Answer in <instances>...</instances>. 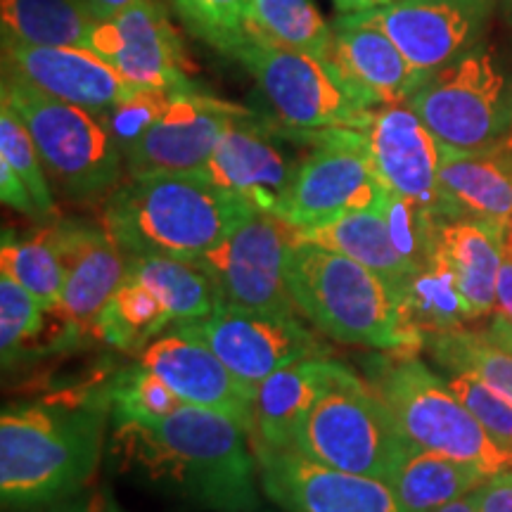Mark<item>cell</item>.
<instances>
[{"label": "cell", "mask_w": 512, "mask_h": 512, "mask_svg": "<svg viewBox=\"0 0 512 512\" xmlns=\"http://www.w3.org/2000/svg\"><path fill=\"white\" fill-rule=\"evenodd\" d=\"M114 444L145 479L197 505L226 512L256 505L252 434L228 415L185 403L162 418L114 422Z\"/></svg>", "instance_id": "cell-1"}, {"label": "cell", "mask_w": 512, "mask_h": 512, "mask_svg": "<svg viewBox=\"0 0 512 512\" xmlns=\"http://www.w3.org/2000/svg\"><path fill=\"white\" fill-rule=\"evenodd\" d=\"M107 413L105 389L5 408L0 415L3 508H43L79 494L100 465Z\"/></svg>", "instance_id": "cell-2"}, {"label": "cell", "mask_w": 512, "mask_h": 512, "mask_svg": "<svg viewBox=\"0 0 512 512\" xmlns=\"http://www.w3.org/2000/svg\"><path fill=\"white\" fill-rule=\"evenodd\" d=\"M256 207L200 174L128 176L105 204V228L126 256L197 261Z\"/></svg>", "instance_id": "cell-3"}, {"label": "cell", "mask_w": 512, "mask_h": 512, "mask_svg": "<svg viewBox=\"0 0 512 512\" xmlns=\"http://www.w3.org/2000/svg\"><path fill=\"white\" fill-rule=\"evenodd\" d=\"M285 283L297 309L337 342L394 354L425 347L406 325L392 287L347 254L294 238L285 252Z\"/></svg>", "instance_id": "cell-4"}, {"label": "cell", "mask_w": 512, "mask_h": 512, "mask_svg": "<svg viewBox=\"0 0 512 512\" xmlns=\"http://www.w3.org/2000/svg\"><path fill=\"white\" fill-rule=\"evenodd\" d=\"M366 382L413 446L475 465L486 477L512 467V453L491 439L448 380L415 354L375 356Z\"/></svg>", "instance_id": "cell-5"}, {"label": "cell", "mask_w": 512, "mask_h": 512, "mask_svg": "<svg viewBox=\"0 0 512 512\" xmlns=\"http://www.w3.org/2000/svg\"><path fill=\"white\" fill-rule=\"evenodd\" d=\"M406 105L444 147L489 150L512 138V69L482 41L427 76Z\"/></svg>", "instance_id": "cell-6"}, {"label": "cell", "mask_w": 512, "mask_h": 512, "mask_svg": "<svg viewBox=\"0 0 512 512\" xmlns=\"http://www.w3.org/2000/svg\"><path fill=\"white\" fill-rule=\"evenodd\" d=\"M3 102L27 126L48 176L69 200H95L112 192L126 169L124 152L98 112L3 79Z\"/></svg>", "instance_id": "cell-7"}, {"label": "cell", "mask_w": 512, "mask_h": 512, "mask_svg": "<svg viewBox=\"0 0 512 512\" xmlns=\"http://www.w3.org/2000/svg\"><path fill=\"white\" fill-rule=\"evenodd\" d=\"M294 448L323 465L389 482L413 444L380 396L349 368L306 413Z\"/></svg>", "instance_id": "cell-8"}, {"label": "cell", "mask_w": 512, "mask_h": 512, "mask_svg": "<svg viewBox=\"0 0 512 512\" xmlns=\"http://www.w3.org/2000/svg\"><path fill=\"white\" fill-rule=\"evenodd\" d=\"M233 57L252 74L280 124L290 128L363 131L377 110L351 91L328 60L304 50L252 38Z\"/></svg>", "instance_id": "cell-9"}, {"label": "cell", "mask_w": 512, "mask_h": 512, "mask_svg": "<svg viewBox=\"0 0 512 512\" xmlns=\"http://www.w3.org/2000/svg\"><path fill=\"white\" fill-rule=\"evenodd\" d=\"M311 136L309 155L275 211L278 219L304 230L384 202L387 188L377 176L366 133L358 128H320Z\"/></svg>", "instance_id": "cell-10"}, {"label": "cell", "mask_w": 512, "mask_h": 512, "mask_svg": "<svg viewBox=\"0 0 512 512\" xmlns=\"http://www.w3.org/2000/svg\"><path fill=\"white\" fill-rule=\"evenodd\" d=\"M297 235L290 223L256 209L197 264L219 292L221 306L290 316L297 309L285 283V252Z\"/></svg>", "instance_id": "cell-11"}, {"label": "cell", "mask_w": 512, "mask_h": 512, "mask_svg": "<svg viewBox=\"0 0 512 512\" xmlns=\"http://www.w3.org/2000/svg\"><path fill=\"white\" fill-rule=\"evenodd\" d=\"M311 145V131L271 124L252 112L228 126L200 176L275 214Z\"/></svg>", "instance_id": "cell-12"}, {"label": "cell", "mask_w": 512, "mask_h": 512, "mask_svg": "<svg viewBox=\"0 0 512 512\" xmlns=\"http://www.w3.org/2000/svg\"><path fill=\"white\" fill-rule=\"evenodd\" d=\"M176 330L207 344L252 394L275 370L328 354L323 342L294 313L273 316L219 306L211 316L181 323Z\"/></svg>", "instance_id": "cell-13"}, {"label": "cell", "mask_w": 512, "mask_h": 512, "mask_svg": "<svg viewBox=\"0 0 512 512\" xmlns=\"http://www.w3.org/2000/svg\"><path fill=\"white\" fill-rule=\"evenodd\" d=\"M247 114L252 110L197 86L176 91L162 117L126 152V174H200L228 126Z\"/></svg>", "instance_id": "cell-14"}, {"label": "cell", "mask_w": 512, "mask_h": 512, "mask_svg": "<svg viewBox=\"0 0 512 512\" xmlns=\"http://www.w3.org/2000/svg\"><path fill=\"white\" fill-rule=\"evenodd\" d=\"M264 494L290 512H403L392 484L344 472L297 448L254 444Z\"/></svg>", "instance_id": "cell-15"}, {"label": "cell", "mask_w": 512, "mask_h": 512, "mask_svg": "<svg viewBox=\"0 0 512 512\" xmlns=\"http://www.w3.org/2000/svg\"><path fill=\"white\" fill-rule=\"evenodd\" d=\"M88 48L138 88H195L185 72L181 38L159 0H140L95 24Z\"/></svg>", "instance_id": "cell-16"}, {"label": "cell", "mask_w": 512, "mask_h": 512, "mask_svg": "<svg viewBox=\"0 0 512 512\" xmlns=\"http://www.w3.org/2000/svg\"><path fill=\"white\" fill-rule=\"evenodd\" d=\"M494 8L496 0H399L366 12L430 76L484 41Z\"/></svg>", "instance_id": "cell-17"}, {"label": "cell", "mask_w": 512, "mask_h": 512, "mask_svg": "<svg viewBox=\"0 0 512 512\" xmlns=\"http://www.w3.org/2000/svg\"><path fill=\"white\" fill-rule=\"evenodd\" d=\"M62 264L60 311L72 332H93L95 320L128 273V256L105 226L64 219L50 226Z\"/></svg>", "instance_id": "cell-18"}, {"label": "cell", "mask_w": 512, "mask_h": 512, "mask_svg": "<svg viewBox=\"0 0 512 512\" xmlns=\"http://www.w3.org/2000/svg\"><path fill=\"white\" fill-rule=\"evenodd\" d=\"M5 79H15L91 112H107L138 86L128 83L98 53L83 46H3Z\"/></svg>", "instance_id": "cell-19"}, {"label": "cell", "mask_w": 512, "mask_h": 512, "mask_svg": "<svg viewBox=\"0 0 512 512\" xmlns=\"http://www.w3.org/2000/svg\"><path fill=\"white\" fill-rule=\"evenodd\" d=\"M328 62L370 107L406 105L427 79L368 12H342L332 22Z\"/></svg>", "instance_id": "cell-20"}, {"label": "cell", "mask_w": 512, "mask_h": 512, "mask_svg": "<svg viewBox=\"0 0 512 512\" xmlns=\"http://www.w3.org/2000/svg\"><path fill=\"white\" fill-rule=\"evenodd\" d=\"M384 188L439 219L441 143L408 105L377 107L363 128Z\"/></svg>", "instance_id": "cell-21"}, {"label": "cell", "mask_w": 512, "mask_h": 512, "mask_svg": "<svg viewBox=\"0 0 512 512\" xmlns=\"http://www.w3.org/2000/svg\"><path fill=\"white\" fill-rule=\"evenodd\" d=\"M138 361L162 377L183 403L228 415L254 437V394L200 339L169 328L140 351Z\"/></svg>", "instance_id": "cell-22"}, {"label": "cell", "mask_w": 512, "mask_h": 512, "mask_svg": "<svg viewBox=\"0 0 512 512\" xmlns=\"http://www.w3.org/2000/svg\"><path fill=\"white\" fill-rule=\"evenodd\" d=\"M439 221L477 219L505 230L512 219V138L489 150L441 145Z\"/></svg>", "instance_id": "cell-23"}, {"label": "cell", "mask_w": 512, "mask_h": 512, "mask_svg": "<svg viewBox=\"0 0 512 512\" xmlns=\"http://www.w3.org/2000/svg\"><path fill=\"white\" fill-rule=\"evenodd\" d=\"M347 370V366L323 354L302 358L268 375L254 394L252 444L294 448V439L306 413Z\"/></svg>", "instance_id": "cell-24"}, {"label": "cell", "mask_w": 512, "mask_h": 512, "mask_svg": "<svg viewBox=\"0 0 512 512\" xmlns=\"http://www.w3.org/2000/svg\"><path fill=\"white\" fill-rule=\"evenodd\" d=\"M437 247L456 275L470 323L494 316L503 228L477 219L437 221Z\"/></svg>", "instance_id": "cell-25"}, {"label": "cell", "mask_w": 512, "mask_h": 512, "mask_svg": "<svg viewBox=\"0 0 512 512\" xmlns=\"http://www.w3.org/2000/svg\"><path fill=\"white\" fill-rule=\"evenodd\" d=\"M294 238L351 256L358 264L380 275L401 302L406 297L413 271L401 256L399 247L394 245L387 214H384V202L370 209L349 211V214L323 223V226L297 230Z\"/></svg>", "instance_id": "cell-26"}, {"label": "cell", "mask_w": 512, "mask_h": 512, "mask_svg": "<svg viewBox=\"0 0 512 512\" xmlns=\"http://www.w3.org/2000/svg\"><path fill=\"white\" fill-rule=\"evenodd\" d=\"M425 349L448 373L477 377L512 403V332L494 318L486 330L456 328L425 337Z\"/></svg>", "instance_id": "cell-27"}, {"label": "cell", "mask_w": 512, "mask_h": 512, "mask_svg": "<svg viewBox=\"0 0 512 512\" xmlns=\"http://www.w3.org/2000/svg\"><path fill=\"white\" fill-rule=\"evenodd\" d=\"M98 22L100 17L88 0H0L3 46L88 48Z\"/></svg>", "instance_id": "cell-28"}, {"label": "cell", "mask_w": 512, "mask_h": 512, "mask_svg": "<svg viewBox=\"0 0 512 512\" xmlns=\"http://www.w3.org/2000/svg\"><path fill=\"white\" fill-rule=\"evenodd\" d=\"M484 479L475 465L413 446L389 484L403 512H437L472 494Z\"/></svg>", "instance_id": "cell-29"}, {"label": "cell", "mask_w": 512, "mask_h": 512, "mask_svg": "<svg viewBox=\"0 0 512 512\" xmlns=\"http://www.w3.org/2000/svg\"><path fill=\"white\" fill-rule=\"evenodd\" d=\"M169 311L174 325L207 318L221 306L209 275L192 261L174 256H128V273Z\"/></svg>", "instance_id": "cell-30"}, {"label": "cell", "mask_w": 512, "mask_h": 512, "mask_svg": "<svg viewBox=\"0 0 512 512\" xmlns=\"http://www.w3.org/2000/svg\"><path fill=\"white\" fill-rule=\"evenodd\" d=\"M171 325L174 320L155 297V292L126 275L124 283L95 320L93 335H98L110 347L140 354L152 339H157Z\"/></svg>", "instance_id": "cell-31"}, {"label": "cell", "mask_w": 512, "mask_h": 512, "mask_svg": "<svg viewBox=\"0 0 512 512\" xmlns=\"http://www.w3.org/2000/svg\"><path fill=\"white\" fill-rule=\"evenodd\" d=\"M249 34L328 60L332 27L311 0H252Z\"/></svg>", "instance_id": "cell-32"}, {"label": "cell", "mask_w": 512, "mask_h": 512, "mask_svg": "<svg viewBox=\"0 0 512 512\" xmlns=\"http://www.w3.org/2000/svg\"><path fill=\"white\" fill-rule=\"evenodd\" d=\"M0 266L3 273L34 294L48 311H60L62 264L50 228L31 238H17L12 230H5L0 245Z\"/></svg>", "instance_id": "cell-33"}, {"label": "cell", "mask_w": 512, "mask_h": 512, "mask_svg": "<svg viewBox=\"0 0 512 512\" xmlns=\"http://www.w3.org/2000/svg\"><path fill=\"white\" fill-rule=\"evenodd\" d=\"M107 401H110L112 422H133L162 418L185 406L181 396L166 384L157 373L145 368L143 363L119 370L105 384Z\"/></svg>", "instance_id": "cell-34"}, {"label": "cell", "mask_w": 512, "mask_h": 512, "mask_svg": "<svg viewBox=\"0 0 512 512\" xmlns=\"http://www.w3.org/2000/svg\"><path fill=\"white\" fill-rule=\"evenodd\" d=\"M183 27L207 46L233 55L252 41L249 12L252 0H171Z\"/></svg>", "instance_id": "cell-35"}, {"label": "cell", "mask_w": 512, "mask_h": 512, "mask_svg": "<svg viewBox=\"0 0 512 512\" xmlns=\"http://www.w3.org/2000/svg\"><path fill=\"white\" fill-rule=\"evenodd\" d=\"M0 159H5L27 185L43 219L55 216V197L46 178V166L38 155L34 138L8 102L0 100Z\"/></svg>", "instance_id": "cell-36"}, {"label": "cell", "mask_w": 512, "mask_h": 512, "mask_svg": "<svg viewBox=\"0 0 512 512\" xmlns=\"http://www.w3.org/2000/svg\"><path fill=\"white\" fill-rule=\"evenodd\" d=\"M50 313L34 294L24 290L8 273H0V354L10 366L19 351L41 335L43 320Z\"/></svg>", "instance_id": "cell-37"}, {"label": "cell", "mask_w": 512, "mask_h": 512, "mask_svg": "<svg viewBox=\"0 0 512 512\" xmlns=\"http://www.w3.org/2000/svg\"><path fill=\"white\" fill-rule=\"evenodd\" d=\"M174 93L176 91H162V88H138L136 93L128 95L112 110L100 114L107 128H110L112 138L117 140L119 150L124 152V157L150 131V126L162 117Z\"/></svg>", "instance_id": "cell-38"}, {"label": "cell", "mask_w": 512, "mask_h": 512, "mask_svg": "<svg viewBox=\"0 0 512 512\" xmlns=\"http://www.w3.org/2000/svg\"><path fill=\"white\" fill-rule=\"evenodd\" d=\"M448 384L470 408L479 425L491 434V439L512 453V403L472 375L448 373Z\"/></svg>", "instance_id": "cell-39"}, {"label": "cell", "mask_w": 512, "mask_h": 512, "mask_svg": "<svg viewBox=\"0 0 512 512\" xmlns=\"http://www.w3.org/2000/svg\"><path fill=\"white\" fill-rule=\"evenodd\" d=\"M470 496L477 512H512V467L486 477Z\"/></svg>", "instance_id": "cell-40"}, {"label": "cell", "mask_w": 512, "mask_h": 512, "mask_svg": "<svg viewBox=\"0 0 512 512\" xmlns=\"http://www.w3.org/2000/svg\"><path fill=\"white\" fill-rule=\"evenodd\" d=\"M0 197H3V204H8L19 214L31 216V219H43L29 188L5 159H0Z\"/></svg>", "instance_id": "cell-41"}, {"label": "cell", "mask_w": 512, "mask_h": 512, "mask_svg": "<svg viewBox=\"0 0 512 512\" xmlns=\"http://www.w3.org/2000/svg\"><path fill=\"white\" fill-rule=\"evenodd\" d=\"M494 318L501 320L512 332V252L503 249V264L498 271V283H496V311Z\"/></svg>", "instance_id": "cell-42"}, {"label": "cell", "mask_w": 512, "mask_h": 512, "mask_svg": "<svg viewBox=\"0 0 512 512\" xmlns=\"http://www.w3.org/2000/svg\"><path fill=\"white\" fill-rule=\"evenodd\" d=\"M27 512H121L117 503L107 496H93L86 501H60L53 505H43V508H31Z\"/></svg>", "instance_id": "cell-43"}, {"label": "cell", "mask_w": 512, "mask_h": 512, "mask_svg": "<svg viewBox=\"0 0 512 512\" xmlns=\"http://www.w3.org/2000/svg\"><path fill=\"white\" fill-rule=\"evenodd\" d=\"M88 3H91L95 15H98L100 19H105V17L117 15V12H121V10L131 8V5L140 3V0H88Z\"/></svg>", "instance_id": "cell-44"}, {"label": "cell", "mask_w": 512, "mask_h": 512, "mask_svg": "<svg viewBox=\"0 0 512 512\" xmlns=\"http://www.w3.org/2000/svg\"><path fill=\"white\" fill-rule=\"evenodd\" d=\"M399 0H335L339 12H366L375 8H384V5H394Z\"/></svg>", "instance_id": "cell-45"}, {"label": "cell", "mask_w": 512, "mask_h": 512, "mask_svg": "<svg viewBox=\"0 0 512 512\" xmlns=\"http://www.w3.org/2000/svg\"><path fill=\"white\" fill-rule=\"evenodd\" d=\"M437 512H477V505H475V501H472V496L467 494L463 498H458V501L444 505V508Z\"/></svg>", "instance_id": "cell-46"}, {"label": "cell", "mask_w": 512, "mask_h": 512, "mask_svg": "<svg viewBox=\"0 0 512 512\" xmlns=\"http://www.w3.org/2000/svg\"><path fill=\"white\" fill-rule=\"evenodd\" d=\"M503 3H505V8H508L510 15H512V0H503Z\"/></svg>", "instance_id": "cell-47"}]
</instances>
